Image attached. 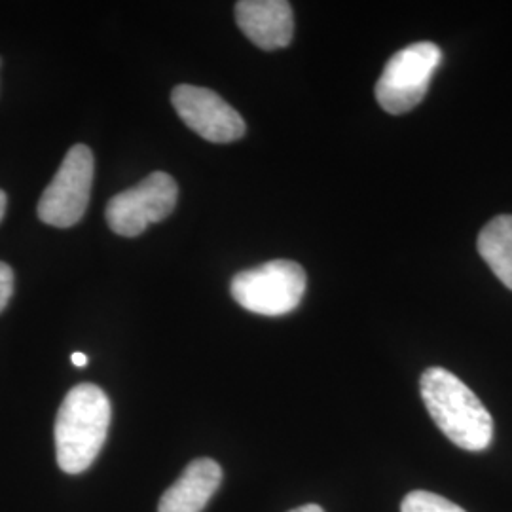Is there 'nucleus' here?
Masks as SVG:
<instances>
[{
  "label": "nucleus",
  "instance_id": "f257e3e1",
  "mask_svg": "<svg viewBox=\"0 0 512 512\" xmlns=\"http://www.w3.org/2000/svg\"><path fill=\"white\" fill-rule=\"evenodd\" d=\"M420 391L435 425L461 450L482 452L492 444V414L456 374L440 366L427 368Z\"/></svg>",
  "mask_w": 512,
  "mask_h": 512
},
{
  "label": "nucleus",
  "instance_id": "f03ea898",
  "mask_svg": "<svg viewBox=\"0 0 512 512\" xmlns=\"http://www.w3.org/2000/svg\"><path fill=\"white\" fill-rule=\"evenodd\" d=\"M110 414L109 397L97 385H76L67 393L55 420L57 463L65 473L80 475L99 456Z\"/></svg>",
  "mask_w": 512,
  "mask_h": 512
},
{
  "label": "nucleus",
  "instance_id": "7ed1b4c3",
  "mask_svg": "<svg viewBox=\"0 0 512 512\" xmlns=\"http://www.w3.org/2000/svg\"><path fill=\"white\" fill-rule=\"evenodd\" d=\"M308 277L293 260H272L232 279V298L258 315L279 317L296 310L306 293Z\"/></svg>",
  "mask_w": 512,
  "mask_h": 512
},
{
  "label": "nucleus",
  "instance_id": "20e7f679",
  "mask_svg": "<svg viewBox=\"0 0 512 512\" xmlns=\"http://www.w3.org/2000/svg\"><path fill=\"white\" fill-rule=\"evenodd\" d=\"M440 61L442 52L435 42H416L393 55L376 82L374 93L380 107L389 114H404L418 107Z\"/></svg>",
  "mask_w": 512,
  "mask_h": 512
},
{
  "label": "nucleus",
  "instance_id": "39448f33",
  "mask_svg": "<svg viewBox=\"0 0 512 512\" xmlns=\"http://www.w3.org/2000/svg\"><path fill=\"white\" fill-rule=\"evenodd\" d=\"M179 198V188L171 175L154 171L133 188L116 194L107 205L109 228L124 238H137L150 224L167 219Z\"/></svg>",
  "mask_w": 512,
  "mask_h": 512
},
{
  "label": "nucleus",
  "instance_id": "423d86ee",
  "mask_svg": "<svg viewBox=\"0 0 512 512\" xmlns=\"http://www.w3.org/2000/svg\"><path fill=\"white\" fill-rule=\"evenodd\" d=\"M93 171L92 150L74 145L38 202L40 220L55 228H69L82 219L92 196Z\"/></svg>",
  "mask_w": 512,
  "mask_h": 512
},
{
  "label": "nucleus",
  "instance_id": "0eeeda50",
  "mask_svg": "<svg viewBox=\"0 0 512 512\" xmlns=\"http://www.w3.org/2000/svg\"><path fill=\"white\" fill-rule=\"evenodd\" d=\"M171 103L184 124L209 143H234L245 135V122L238 110L207 88L181 84L171 93Z\"/></svg>",
  "mask_w": 512,
  "mask_h": 512
},
{
  "label": "nucleus",
  "instance_id": "6e6552de",
  "mask_svg": "<svg viewBox=\"0 0 512 512\" xmlns=\"http://www.w3.org/2000/svg\"><path fill=\"white\" fill-rule=\"evenodd\" d=\"M236 19L243 35L260 50H279L293 40V8L285 0H241Z\"/></svg>",
  "mask_w": 512,
  "mask_h": 512
},
{
  "label": "nucleus",
  "instance_id": "1a4fd4ad",
  "mask_svg": "<svg viewBox=\"0 0 512 512\" xmlns=\"http://www.w3.org/2000/svg\"><path fill=\"white\" fill-rule=\"evenodd\" d=\"M222 469L213 459L192 461L183 475L162 495L158 512H202L219 490Z\"/></svg>",
  "mask_w": 512,
  "mask_h": 512
},
{
  "label": "nucleus",
  "instance_id": "9d476101",
  "mask_svg": "<svg viewBox=\"0 0 512 512\" xmlns=\"http://www.w3.org/2000/svg\"><path fill=\"white\" fill-rule=\"evenodd\" d=\"M478 253L495 277L512 291V217L490 220L478 236Z\"/></svg>",
  "mask_w": 512,
  "mask_h": 512
},
{
  "label": "nucleus",
  "instance_id": "9b49d317",
  "mask_svg": "<svg viewBox=\"0 0 512 512\" xmlns=\"http://www.w3.org/2000/svg\"><path fill=\"white\" fill-rule=\"evenodd\" d=\"M401 512H467L450 499L439 494L416 490L410 492L401 503Z\"/></svg>",
  "mask_w": 512,
  "mask_h": 512
},
{
  "label": "nucleus",
  "instance_id": "f8f14e48",
  "mask_svg": "<svg viewBox=\"0 0 512 512\" xmlns=\"http://www.w3.org/2000/svg\"><path fill=\"white\" fill-rule=\"evenodd\" d=\"M14 293V272L8 264L0 262V311L4 310Z\"/></svg>",
  "mask_w": 512,
  "mask_h": 512
},
{
  "label": "nucleus",
  "instance_id": "ddd939ff",
  "mask_svg": "<svg viewBox=\"0 0 512 512\" xmlns=\"http://www.w3.org/2000/svg\"><path fill=\"white\" fill-rule=\"evenodd\" d=\"M74 366H86L88 365V357L84 353H74L73 355Z\"/></svg>",
  "mask_w": 512,
  "mask_h": 512
},
{
  "label": "nucleus",
  "instance_id": "4468645a",
  "mask_svg": "<svg viewBox=\"0 0 512 512\" xmlns=\"http://www.w3.org/2000/svg\"><path fill=\"white\" fill-rule=\"evenodd\" d=\"M289 512H325L319 505H304V507H298V509H294V511Z\"/></svg>",
  "mask_w": 512,
  "mask_h": 512
},
{
  "label": "nucleus",
  "instance_id": "2eb2a0df",
  "mask_svg": "<svg viewBox=\"0 0 512 512\" xmlns=\"http://www.w3.org/2000/svg\"><path fill=\"white\" fill-rule=\"evenodd\" d=\"M6 203H8V200H6V194L0 190V220H2L4 213H6Z\"/></svg>",
  "mask_w": 512,
  "mask_h": 512
}]
</instances>
